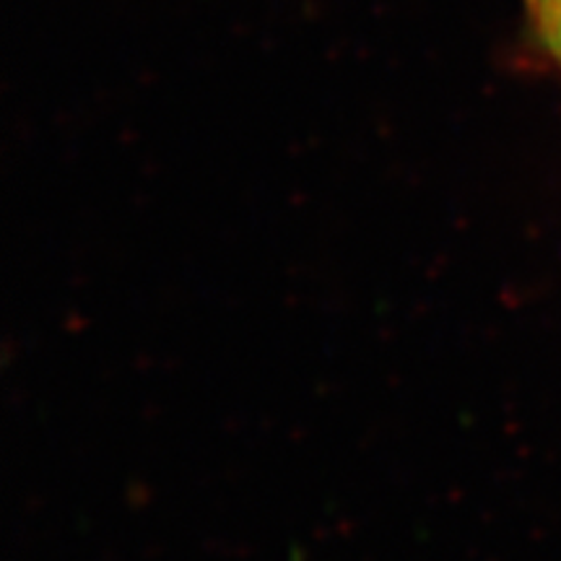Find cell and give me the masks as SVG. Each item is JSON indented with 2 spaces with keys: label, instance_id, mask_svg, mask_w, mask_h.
<instances>
[{
  "label": "cell",
  "instance_id": "6da1fadb",
  "mask_svg": "<svg viewBox=\"0 0 561 561\" xmlns=\"http://www.w3.org/2000/svg\"><path fill=\"white\" fill-rule=\"evenodd\" d=\"M525 9L546 50L561 60V0H525Z\"/></svg>",
  "mask_w": 561,
  "mask_h": 561
}]
</instances>
